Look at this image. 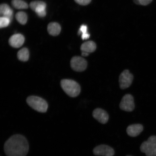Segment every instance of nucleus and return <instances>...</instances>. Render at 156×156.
Returning <instances> with one entry per match:
<instances>
[{"label": "nucleus", "instance_id": "obj_13", "mask_svg": "<svg viewBox=\"0 0 156 156\" xmlns=\"http://www.w3.org/2000/svg\"><path fill=\"white\" fill-rule=\"evenodd\" d=\"M13 11L9 6L6 4H3L0 6V14L3 17H7L11 21L13 17Z\"/></svg>", "mask_w": 156, "mask_h": 156}, {"label": "nucleus", "instance_id": "obj_10", "mask_svg": "<svg viewBox=\"0 0 156 156\" xmlns=\"http://www.w3.org/2000/svg\"><path fill=\"white\" fill-rule=\"evenodd\" d=\"M25 38L23 35L17 34L13 35L9 40L10 46L14 48H19L24 44Z\"/></svg>", "mask_w": 156, "mask_h": 156}, {"label": "nucleus", "instance_id": "obj_5", "mask_svg": "<svg viewBox=\"0 0 156 156\" xmlns=\"http://www.w3.org/2000/svg\"><path fill=\"white\" fill-rule=\"evenodd\" d=\"M133 76L128 70H124L121 73L119 78V83L120 88L125 89L129 87L132 84Z\"/></svg>", "mask_w": 156, "mask_h": 156}, {"label": "nucleus", "instance_id": "obj_2", "mask_svg": "<svg viewBox=\"0 0 156 156\" xmlns=\"http://www.w3.org/2000/svg\"><path fill=\"white\" fill-rule=\"evenodd\" d=\"M61 85L63 90L70 97H76L80 93L81 88L79 84L73 80H62Z\"/></svg>", "mask_w": 156, "mask_h": 156}, {"label": "nucleus", "instance_id": "obj_24", "mask_svg": "<svg viewBox=\"0 0 156 156\" xmlns=\"http://www.w3.org/2000/svg\"><path fill=\"white\" fill-rule=\"evenodd\" d=\"M90 36V35L87 33V34H82L81 38L83 40H87L89 38Z\"/></svg>", "mask_w": 156, "mask_h": 156}, {"label": "nucleus", "instance_id": "obj_6", "mask_svg": "<svg viewBox=\"0 0 156 156\" xmlns=\"http://www.w3.org/2000/svg\"><path fill=\"white\" fill-rule=\"evenodd\" d=\"M71 67L74 71L81 72L85 71L87 67V62L85 58L80 56H76L72 58Z\"/></svg>", "mask_w": 156, "mask_h": 156}, {"label": "nucleus", "instance_id": "obj_26", "mask_svg": "<svg viewBox=\"0 0 156 156\" xmlns=\"http://www.w3.org/2000/svg\"></svg>", "mask_w": 156, "mask_h": 156}, {"label": "nucleus", "instance_id": "obj_21", "mask_svg": "<svg viewBox=\"0 0 156 156\" xmlns=\"http://www.w3.org/2000/svg\"><path fill=\"white\" fill-rule=\"evenodd\" d=\"M75 1L80 5H85L89 4L91 0H75Z\"/></svg>", "mask_w": 156, "mask_h": 156}, {"label": "nucleus", "instance_id": "obj_3", "mask_svg": "<svg viewBox=\"0 0 156 156\" xmlns=\"http://www.w3.org/2000/svg\"><path fill=\"white\" fill-rule=\"evenodd\" d=\"M27 103L30 107L37 112L44 113L47 111L48 105L44 99L38 97L32 96L27 98Z\"/></svg>", "mask_w": 156, "mask_h": 156}, {"label": "nucleus", "instance_id": "obj_17", "mask_svg": "<svg viewBox=\"0 0 156 156\" xmlns=\"http://www.w3.org/2000/svg\"><path fill=\"white\" fill-rule=\"evenodd\" d=\"M16 18L17 20L22 25L26 24L28 17L26 13L23 12H19L16 15Z\"/></svg>", "mask_w": 156, "mask_h": 156}, {"label": "nucleus", "instance_id": "obj_20", "mask_svg": "<svg viewBox=\"0 0 156 156\" xmlns=\"http://www.w3.org/2000/svg\"><path fill=\"white\" fill-rule=\"evenodd\" d=\"M44 3V2L41 1H33L30 3V7L31 9L35 11L37 7Z\"/></svg>", "mask_w": 156, "mask_h": 156}, {"label": "nucleus", "instance_id": "obj_22", "mask_svg": "<svg viewBox=\"0 0 156 156\" xmlns=\"http://www.w3.org/2000/svg\"><path fill=\"white\" fill-rule=\"evenodd\" d=\"M87 26L85 25H81L80 28L79 34H84L87 33Z\"/></svg>", "mask_w": 156, "mask_h": 156}, {"label": "nucleus", "instance_id": "obj_12", "mask_svg": "<svg viewBox=\"0 0 156 156\" xmlns=\"http://www.w3.org/2000/svg\"><path fill=\"white\" fill-rule=\"evenodd\" d=\"M97 48L96 44L92 41H89L84 43L81 46L82 52L90 54L95 51Z\"/></svg>", "mask_w": 156, "mask_h": 156}, {"label": "nucleus", "instance_id": "obj_7", "mask_svg": "<svg viewBox=\"0 0 156 156\" xmlns=\"http://www.w3.org/2000/svg\"><path fill=\"white\" fill-rule=\"evenodd\" d=\"M120 108L127 112H131L134 110L135 105L133 97L129 94H126L123 97L120 104Z\"/></svg>", "mask_w": 156, "mask_h": 156}, {"label": "nucleus", "instance_id": "obj_1", "mask_svg": "<svg viewBox=\"0 0 156 156\" xmlns=\"http://www.w3.org/2000/svg\"><path fill=\"white\" fill-rule=\"evenodd\" d=\"M4 149L7 156H26L29 151L28 142L24 136L15 134L5 142Z\"/></svg>", "mask_w": 156, "mask_h": 156}, {"label": "nucleus", "instance_id": "obj_9", "mask_svg": "<svg viewBox=\"0 0 156 156\" xmlns=\"http://www.w3.org/2000/svg\"><path fill=\"white\" fill-rule=\"evenodd\" d=\"M93 116L99 122L105 124L108 121L109 115L106 111L100 108L95 109L93 112Z\"/></svg>", "mask_w": 156, "mask_h": 156}, {"label": "nucleus", "instance_id": "obj_15", "mask_svg": "<svg viewBox=\"0 0 156 156\" xmlns=\"http://www.w3.org/2000/svg\"><path fill=\"white\" fill-rule=\"evenodd\" d=\"M17 58L21 61L27 62L29 59V53L28 48H24L20 50L17 53Z\"/></svg>", "mask_w": 156, "mask_h": 156}, {"label": "nucleus", "instance_id": "obj_18", "mask_svg": "<svg viewBox=\"0 0 156 156\" xmlns=\"http://www.w3.org/2000/svg\"><path fill=\"white\" fill-rule=\"evenodd\" d=\"M46 3L44 2L37 7L35 10V12L39 16L44 17L46 15Z\"/></svg>", "mask_w": 156, "mask_h": 156}, {"label": "nucleus", "instance_id": "obj_4", "mask_svg": "<svg viewBox=\"0 0 156 156\" xmlns=\"http://www.w3.org/2000/svg\"><path fill=\"white\" fill-rule=\"evenodd\" d=\"M140 151L146 156H156V136H150L140 146Z\"/></svg>", "mask_w": 156, "mask_h": 156}, {"label": "nucleus", "instance_id": "obj_19", "mask_svg": "<svg viewBox=\"0 0 156 156\" xmlns=\"http://www.w3.org/2000/svg\"><path fill=\"white\" fill-rule=\"evenodd\" d=\"M11 21V20L7 17H1L0 18V27L2 28L8 26Z\"/></svg>", "mask_w": 156, "mask_h": 156}, {"label": "nucleus", "instance_id": "obj_8", "mask_svg": "<svg viewBox=\"0 0 156 156\" xmlns=\"http://www.w3.org/2000/svg\"><path fill=\"white\" fill-rule=\"evenodd\" d=\"M93 153L97 156H113L115 154L114 149L105 145H101L95 147L93 150Z\"/></svg>", "mask_w": 156, "mask_h": 156}, {"label": "nucleus", "instance_id": "obj_16", "mask_svg": "<svg viewBox=\"0 0 156 156\" xmlns=\"http://www.w3.org/2000/svg\"><path fill=\"white\" fill-rule=\"evenodd\" d=\"M11 4L13 7L17 9H26L28 7L27 3L22 0H12Z\"/></svg>", "mask_w": 156, "mask_h": 156}, {"label": "nucleus", "instance_id": "obj_14", "mask_svg": "<svg viewBox=\"0 0 156 156\" xmlns=\"http://www.w3.org/2000/svg\"><path fill=\"white\" fill-rule=\"evenodd\" d=\"M61 27L56 23H51L48 25V30L49 34L52 36H57L60 34Z\"/></svg>", "mask_w": 156, "mask_h": 156}, {"label": "nucleus", "instance_id": "obj_25", "mask_svg": "<svg viewBox=\"0 0 156 156\" xmlns=\"http://www.w3.org/2000/svg\"><path fill=\"white\" fill-rule=\"evenodd\" d=\"M82 56L83 57H87L89 55V54L87 53V52H82Z\"/></svg>", "mask_w": 156, "mask_h": 156}, {"label": "nucleus", "instance_id": "obj_11", "mask_svg": "<svg viewBox=\"0 0 156 156\" xmlns=\"http://www.w3.org/2000/svg\"><path fill=\"white\" fill-rule=\"evenodd\" d=\"M144 129L143 126L140 124H134L129 126L126 129L127 133L132 137L137 136Z\"/></svg>", "mask_w": 156, "mask_h": 156}, {"label": "nucleus", "instance_id": "obj_23", "mask_svg": "<svg viewBox=\"0 0 156 156\" xmlns=\"http://www.w3.org/2000/svg\"><path fill=\"white\" fill-rule=\"evenodd\" d=\"M138 1L139 5H146L151 3L153 0H138Z\"/></svg>", "mask_w": 156, "mask_h": 156}]
</instances>
